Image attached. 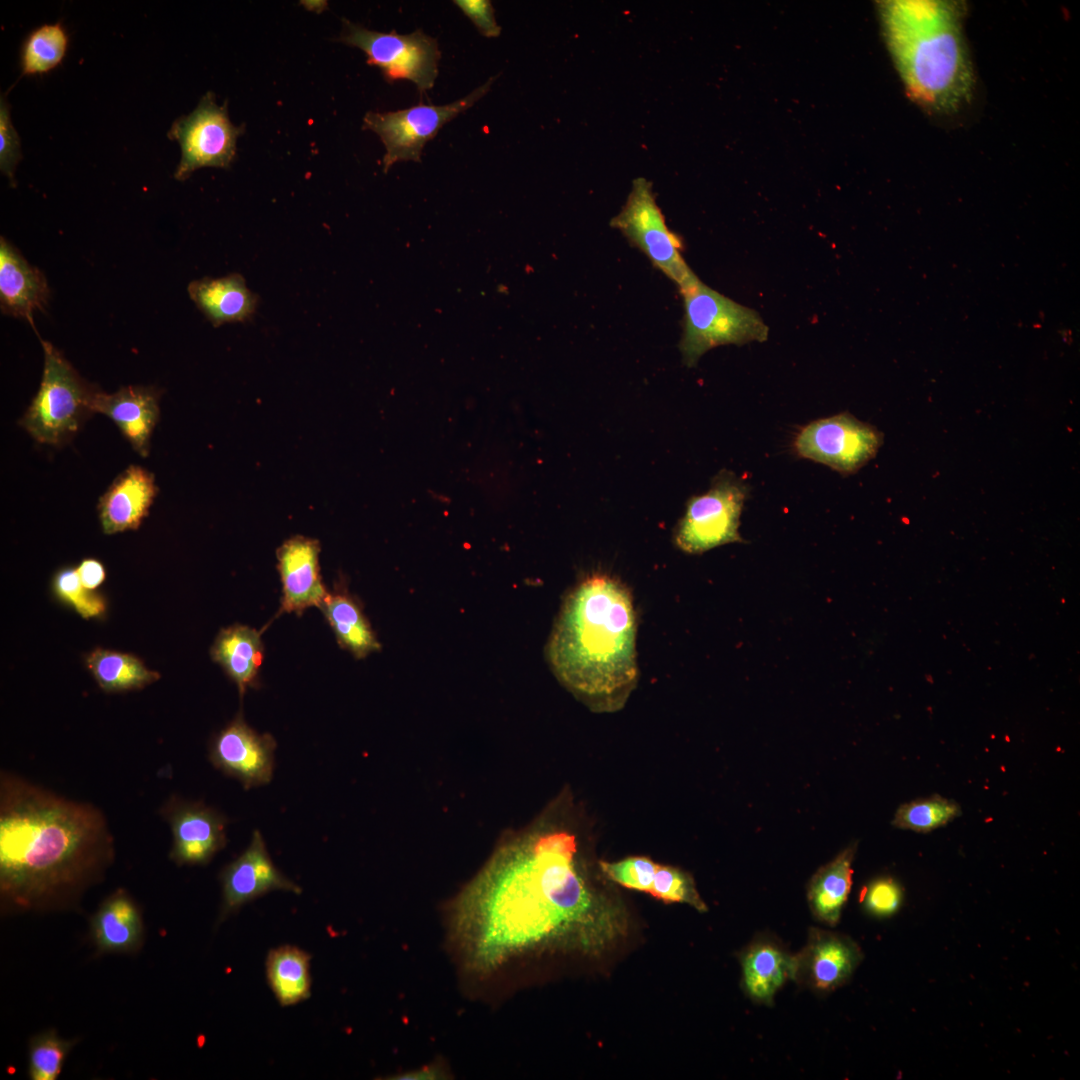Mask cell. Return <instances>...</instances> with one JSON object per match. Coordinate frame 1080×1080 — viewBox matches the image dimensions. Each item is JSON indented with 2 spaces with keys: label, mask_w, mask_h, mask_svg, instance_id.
<instances>
[{
  "label": "cell",
  "mask_w": 1080,
  "mask_h": 1080,
  "mask_svg": "<svg viewBox=\"0 0 1080 1080\" xmlns=\"http://www.w3.org/2000/svg\"><path fill=\"white\" fill-rule=\"evenodd\" d=\"M610 226L619 230L680 292L700 280L683 258L680 238L666 225L652 183L646 178L632 181L627 200Z\"/></svg>",
  "instance_id": "obj_8"
},
{
  "label": "cell",
  "mask_w": 1080,
  "mask_h": 1080,
  "mask_svg": "<svg viewBox=\"0 0 1080 1080\" xmlns=\"http://www.w3.org/2000/svg\"><path fill=\"white\" fill-rule=\"evenodd\" d=\"M657 865L649 857L632 856L617 862H600L603 873L628 889L650 893Z\"/></svg>",
  "instance_id": "obj_34"
},
{
  "label": "cell",
  "mask_w": 1080,
  "mask_h": 1080,
  "mask_svg": "<svg viewBox=\"0 0 1080 1080\" xmlns=\"http://www.w3.org/2000/svg\"><path fill=\"white\" fill-rule=\"evenodd\" d=\"M636 615L629 589L592 574L567 594L547 657L560 683L593 712H615L638 680Z\"/></svg>",
  "instance_id": "obj_3"
},
{
  "label": "cell",
  "mask_w": 1080,
  "mask_h": 1080,
  "mask_svg": "<svg viewBox=\"0 0 1080 1080\" xmlns=\"http://www.w3.org/2000/svg\"><path fill=\"white\" fill-rule=\"evenodd\" d=\"M187 289L191 300L214 327L249 321L257 309L258 297L239 273L194 280Z\"/></svg>",
  "instance_id": "obj_22"
},
{
  "label": "cell",
  "mask_w": 1080,
  "mask_h": 1080,
  "mask_svg": "<svg viewBox=\"0 0 1080 1080\" xmlns=\"http://www.w3.org/2000/svg\"><path fill=\"white\" fill-rule=\"evenodd\" d=\"M902 897L901 886L892 878L882 877L866 886L862 893V903L870 914L887 917L899 909Z\"/></svg>",
  "instance_id": "obj_35"
},
{
  "label": "cell",
  "mask_w": 1080,
  "mask_h": 1080,
  "mask_svg": "<svg viewBox=\"0 0 1080 1080\" xmlns=\"http://www.w3.org/2000/svg\"><path fill=\"white\" fill-rule=\"evenodd\" d=\"M70 1043L53 1033L36 1037L29 1052V1074L34 1080H54L61 1071Z\"/></svg>",
  "instance_id": "obj_33"
},
{
  "label": "cell",
  "mask_w": 1080,
  "mask_h": 1080,
  "mask_svg": "<svg viewBox=\"0 0 1080 1080\" xmlns=\"http://www.w3.org/2000/svg\"><path fill=\"white\" fill-rule=\"evenodd\" d=\"M882 442L883 435L874 426L843 412L802 427L793 447L799 457L847 476L874 458Z\"/></svg>",
  "instance_id": "obj_12"
},
{
  "label": "cell",
  "mask_w": 1080,
  "mask_h": 1080,
  "mask_svg": "<svg viewBox=\"0 0 1080 1080\" xmlns=\"http://www.w3.org/2000/svg\"><path fill=\"white\" fill-rule=\"evenodd\" d=\"M210 653L212 660L236 684L241 697L256 686L264 657L260 632L244 625L224 628L216 636Z\"/></svg>",
  "instance_id": "obj_23"
},
{
  "label": "cell",
  "mask_w": 1080,
  "mask_h": 1080,
  "mask_svg": "<svg viewBox=\"0 0 1080 1080\" xmlns=\"http://www.w3.org/2000/svg\"><path fill=\"white\" fill-rule=\"evenodd\" d=\"M86 666L105 692L142 689L160 678L133 654L96 648L85 658Z\"/></svg>",
  "instance_id": "obj_28"
},
{
  "label": "cell",
  "mask_w": 1080,
  "mask_h": 1080,
  "mask_svg": "<svg viewBox=\"0 0 1080 1080\" xmlns=\"http://www.w3.org/2000/svg\"><path fill=\"white\" fill-rule=\"evenodd\" d=\"M742 983L756 1003L771 1005L777 991L793 980L795 955L769 936H760L741 954Z\"/></svg>",
  "instance_id": "obj_21"
},
{
  "label": "cell",
  "mask_w": 1080,
  "mask_h": 1080,
  "mask_svg": "<svg viewBox=\"0 0 1080 1080\" xmlns=\"http://www.w3.org/2000/svg\"><path fill=\"white\" fill-rule=\"evenodd\" d=\"M159 812L171 828L170 858L178 865H205L227 844L228 819L215 808L171 795Z\"/></svg>",
  "instance_id": "obj_14"
},
{
  "label": "cell",
  "mask_w": 1080,
  "mask_h": 1080,
  "mask_svg": "<svg viewBox=\"0 0 1080 1080\" xmlns=\"http://www.w3.org/2000/svg\"><path fill=\"white\" fill-rule=\"evenodd\" d=\"M50 289L44 274L1 236L0 308L3 314L25 319L34 326L36 311H44Z\"/></svg>",
  "instance_id": "obj_20"
},
{
  "label": "cell",
  "mask_w": 1080,
  "mask_h": 1080,
  "mask_svg": "<svg viewBox=\"0 0 1080 1080\" xmlns=\"http://www.w3.org/2000/svg\"><path fill=\"white\" fill-rule=\"evenodd\" d=\"M680 293L685 313L679 349L687 367L695 366L702 355L714 347L767 340L769 328L755 310L733 301L701 280Z\"/></svg>",
  "instance_id": "obj_6"
},
{
  "label": "cell",
  "mask_w": 1080,
  "mask_h": 1080,
  "mask_svg": "<svg viewBox=\"0 0 1080 1080\" xmlns=\"http://www.w3.org/2000/svg\"><path fill=\"white\" fill-rule=\"evenodd\" d=\"M310 960L308 952L294 945H282L268 952L265 960L266 979L281 1006L296 1005L310 997Z\"/></svg>",
  "instance_id": "obj_26"
},
{
  "label": "cell",
  "mask_w": 1080,
  "mask_h": 1080,
  "mask_svg": "<svg viewBox=\"0 0 1080 1080\" xmlns=\"http://www.w3.org/2000/svg\"><path fill=\"white\" fill-rule=\"evenodd\" d=\"M114 856L102 812L16 775L0 778V891L24 909L53 908L95 882Z\"/></svg>",
  "instance_id": "obj_2"
},
{
  "label": "cell",
  "mask_w": 1080,
  "mask_h": 1080,
  "mask_svg": "<svg viewBox=\"0 0 1080 1080\" xmlns=\"http://www.w3.org/2000/svg\"><path fill=\"white\" fill-rule=\"evenodd\" d=\"M496 77L474 89L464 98L447 105L418 104L389 112H368L363 129L376 133L385 146L383 171L386 173L398 161L421 162L425 144L460 113L472 107L490 90Z\"/></svg>",
  "instance_id": "obj_10"
},
{
  "label": "cell",
  "mask_w": 1080,
  "mask_h": 1080,
  "mask_svg": "<svg viewBox=\"0 0 1080 1080\" xmlns=\"http://www.w3.org/2000/svg\"><path fill=\"white\" fill-rule=\"evenodd\" d=\"M855 852V844L848 846L811 877L807 900L813 916L820 922L834 926L839 921L851 890Z\"/></svg>",
  "instance_id": "obj_24"
},
{
  "label": "cell",
  "mask_w": 1080,
  "mask_h": 1080,
  "mask_svg": "<svg viewBox=\"0 0 1080 1080\" xmlns=\"http://www.w3.org/2000/svg\"><path fill=\"white\" fill-rule=\"evenodd\" d=\"M961 808L951 799L933 795L902 804L896 811L892 825L916 832H929L942 827L958 817Z\"/></svg>",
  "instance_id": "obj_30"
},
{
  "label": "cell",
  "mask_w": 1080,
  "mask_h": 1080,
  "mask_svg": "<svg viewBox=\"0 0 1080 1080\" xmlns=\"http://www.w3.org/2000/svg\"><path fill=\"white\" fill-rule=\"evenodd\" d=\"M160 392L153 386L130 385L107 394L97 390L92 398L93 413L109 417L132 448L142 457L149 454L150 439L159 419Z\"/></svg>",
  "instance_id": "obj_18"
},
{
  "label": "cell",
  "mask_w": 1080,
  "mask_h": 1080,
  "mask_svg": "<svg viewBox=\"0 0 1080 1080\" xmlns=\"http://www.w3.org/2000/svg\"><path fill=\"white\" fill-rule=\"evenodd\" d=\"M276 747L271 734L258 733L238 713L213 736L208 756L216 769L250 789L272 780Z\"/></svg>",
  "instance_id": "obj_13"
},
{
  "label": "cell",
  "mask_w": 1080,
  "mask_h": 1080,
  "mask_svg": "<svg viewBox=\"0 0 1080 1080\" xmlns=\"http://www.w3.org/2000/svg\"><path fill=\"white\" fill-rule=\"evenodd\" d=\"M75 568L81 583L90 590H96L106 578L103 564L95 558H85Z\"/></svg>",
  "instance_id": "obj_38"
},
{
  "label": "cell",
  "mask_w": 1080,
  "mask_h": 1080,
  "mask_svg": "<svg viewBox=\"0 0 1080 1080\" xmlns=\"http://www.w3.org/2000/svg\"><path fill=\"white\" fill-rule=\"evenodd\" d=\"M43 374L37 394L19 424L42 444L62 446L93 413L92 398L98 390L84 381L62 353L41 340Z\"/></svg>",
  "instance_id": "obj_5"
},
{
  "label": "cell",
  "mask_w": 1080,
  "mask_h": 1080,
  "mask_svg": "<svg viewBox=\"0 0 1080 1080\" xmlns=\"http://www.w3.org/2000/svg\"><path fill=\"white\" fill-rule=\"evenodd\" d=\"M454 916L471 964L484 969L551 942L599 952L625 928L621 910L588 880L576 835L545 821L497 848Z\"/></svg>",
  "instance_id": "obj_1"
},
{
  "label": "cell",
  "mask_w": 1080,
  "mask_h": 1080,
  "mask_svg": "<svg viewBox=\"0 0 1080 1080\" xmlns=\"http://www.w3.org/2000/svg\"><path fill=\"white\" fill-rule=\"evenodd\" d=\"M153 473L139 465H130L121 472L98 503L102 530L112 535L136 530L157 495Z\"/></svg>",
  "instance_id": "obj_19"
},
{
  "label": "cell",
  "mask_w": 1080,
  "mask_h": 1080,
  "mask_svg": "<svg viewBox=\"0 0 1080 1080\" xmlns=\"http://www.w3.org/2000/svg\"><path fill=\"white\" fill-rule=\"evenodd\" d=\"M222 904L220 920L244 904L272 891L300 894L302 889L273 863L264 838L255 830L249 846L220 873Z\"/></svg>",
  "instance_id": "obj_15"
},
{
  "label": "cell",
  "mask_w": 1080,
  "mask_h": 1080,
  "mask_svg": "<svg viewBox=\"0 0 1080 1080\" xmlns=\"http://www.w3.org/2000/svg\"><path fill=\"white\" fill-rule=\"evenodd\" d=\"M243 128L232 124L226 105L218 106L214 94L208 92L189 115L179 117L168 131V137L181 148L174 178L184 181L202 167L228 168Z\"/></svg>",
  "instance_id": "obj_11"
},
{
  "label": "cell",
  "mask_w": 1080,
  "mask_h": 1080,
  "mask_svg": "<svg viewBox=\"0 0 1080 1080\" xmlns=\"http://www.w3.org/2000/svg\"><path fill=\"white\" fill-rule=\"evenodd\" d=\"M650 894L665 902L685 903L701 912L707 910L693 877L677 867L657 865Z\"/></svg>",
  "instance_id": "obj_32"
},
{
  "label": "cell",
  "mask_w": 1080,
  "mask_h": 1080,
  "mask_svg": "<svg viewBox=\"0 0 1080 1080\" xmlns=\"http://www.w3.org/2000/svg\"><path fill=\"white\" fill-rule=\"evenodd\" d=\"M965 4L892 0L880 4L884 36L910 98L948 115L971 100L975 75L963 32Z\"/></svg>",
  "instance_id": "obj_4"
},
{
  "label": "cell",
  "mask_w": 1080,
  "mask_h": 1080,
  "mask_svg": "<svg viewBox=\"0 0 1080 1080\" xmlns=\"http://www.w3.org/2000/svg\"><path fill=\"white\" fill-rule=\"evenodd\" d=\"M453 3L473 22L477 30L487 38H496L501 27L495 18L490 0H455Z\"/></svg>",
  "instance_id": "obj_37"
},
{
  "label": "cell",
  "mask_w": 1080,
  "mask_h": 1080,
  "mask_svg": "<svg viewBox=\"0 0 1080 1080\" xmlns=\"http://www.w3.org/2000/svg\"><path fill=\"white\" fill-rule=\"evenodd\" d=\"M68 45L69 36L61 22L37 27L21 47V76L53 70L62 62Z\"/></svg>",
  "instance_id": "obj_29"
},
{
  "label": "cell",
  "mask_w": 1080,
  "mask_h": 1080,
  "mask_svg": "<svg viewBox=\"0 0 1080 1080\" xmlns=\"http://www.w3.org/2000/svg\"><path fill=\"white\" fill-rule=\"evenodd\" d=\"M339 36L342 43L361 49L367 63L378 67L384 78L393 83L406 79L423 93L433 88L441 57L437 39L421 29L410 34L372 31L343 19Z\"/></svg>",
  "instance_id": "obj_9"
},
{
  "label": "cell",
  "mask_w": 1080,
  "mask_h": 1080,
  "mask_svg": "<svg viewBox=\"0 0 1080 1080\" xmlns=\"http://www.w3.org/2000/svg\"><path fill=\"white\" fill-rule=\"evenodd\" d=\"M21 159L19 135L12 124L9 105L1 95L0 100V169L14 183V172Z\"/></svg>",
  "instance_id": "obj_36"
},
{
  "label": "cell",
  "mask_w": 1080,
  "mask_h": 1080,
  "mask_svg": "<svg viewBox=\"0 0 1080 1080\" xmlns=\"http://www.w3.org/2000/svg\"><path fill=\"white\" fill-rule=\"evenodd\" d=\"M52 592L63 604L84 619L101 618L107 610L104 596L87 589L80 581L76 568L63 567L52 579Z\"/></svg>",
  "instance_id": "obj_31"
},
{
  "label": "cell",
  "mask_w": 1080,
  "mask_h": 1080,
  "mask_svg": "<svg viewBox=\"0 0 1080 1080\" xmlns=\"http://www.w3.org/2000/svg\"><path fill=\"white\" fill-rule=\"evenodd\" d=\"M320 609L340 646L355 657H366L380 648L361 608L347 592L328 593Z\"/></svg>",
  "instance_id": "obj_27"
},
{
  "label": "cell",
  "mask_w": 1080,
  "mask_h": 1080,
  "mask_svg": "<svg viewBox=\"0 0 1080 1080\" xmlns=\"http://www.w3.org/2000/svg\"><path fill=\"white\" fill-rule=\"evenodd\" d=\"M92 932L104 951H131L140 945L143 927L133 900L117 891L106 899L92 920Z\"/></svg>",
  "instance_id": "obj_25"
},
{
  "label": "cell",
  "mask_w": 1080,
  "mask_h": 1080,
  "mask_svg": "<svg viewBox=\"0 0 1080 1080\" xmlns=\"http://www.w3.org/2000/svg\"><path fill=\"white\" fill-rule=\"evenodd\" d=\"M862 958L851 938L811 928L805 946L795 955L793 980L817 992L832 991L849 980Z\"/></svg>",
  "instance_id": "obj_16"
},
{
  "label": "cell",
  "mask_w": 1080,
  "mask_h": 1080,
  "mask_svg": "<svg viewBox=\"0 0 1080 1080\" xmlns=\"http://www.w3.org/2000/svg\"><path fill=\"white\" fill-rule=\"evenodd\" d=\"M749 495L746 482L728 470L720 471L707 492L692 496L677 523L673 540L687 554H701L729 543L743 542L740 516Z\"/></svg>",
  "instance_id": "obj_7"
},
{
  "label": "cell",
  "mask_w": 1080,
  "mask_h": 1080,
  "mask_svg": "<svg viewBox=\"0 0 1080 1080\" xmlns=\"http://www.w3.org/2000/svg\"><path fill=\"white\" fill-rule=\"evenodd\" d=\"M319 552V543L303 536L290 538L277 550L283 612L300 614L321 607L328 592L320 575Z\"/></svg>",
  "instance_id": "obj_17"
}]
</instances>
